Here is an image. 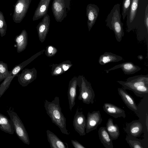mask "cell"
<instances>
[{
	"label": "cell",
	"mask_w": 148,
	"mask_h": 148,
	"mask_svg": "<svg viewBox=\"0 0 148 148\" xmlns=\"http://www.w3.org/2000/svg\"><path fill=\"white\" fill-rule=\"evenodd\" d=\"M123 60V58L121 56L106 52L100 56L98 62L100 64L103 65L108 63L118 62Z\"/></svg>",
	"instance_id": "obj_23"
},
{
	"label": "cell",
	"mask_w": 148,
	"mask_h": 148,
	"mask_svg": "<svg viewBox=\"0 0 148 148\" xmlns=\"http://www.w3.org/2000/svg\"><path fill=\"white\" fill-rule=\"evenodd\" d=\"M144 23L145 26L147 30V32H148V5L147 4L146 8L145 17L144 20Z\"/></svg>",
	"instance_id": "obj_32"
},
{
	"label": "cell",
	"mask_w": 148,
	"mask_h": 148,
	"mask_svg": "<svg viewBox=\"0 0 148 148\" xmlns=\"http://www.w3.org/2000/svg\"><path fill=\"white\" fill-rule=\"evenodd\" d=\"M125 89L132 91L137 96L143 97L148 95V75H140L128 77L125 81H118Z\"/></svg>",
	"instance_id": "obj_2"
},
{
	"label": "cell",
	"mask_w": 148,
	"mask_h": 148,
	"mask_svg": "<svg viewBox=\"0 0 148 148\" xmlns=\"http://www.w3.org/2000/svg\"><path fill=\"white\" fill-rule=\"evenodd\" d=\"M118 91L119 95L127 106L137 114L139 111L138 107L133 97L122 88H118Z\"/></svg>",
	"instance_id": "obj_16"
},
{
	"label": "cell",
	"mask_w": 148,
	"mask_h": 148,
	"mask_svg": "<svg viewBox=\"0 0 148 148\" xmlns=\"http://www.w3.org/2000/svg\"><path fill=\"white\" fill-rule=\"evenodd\" d=\"M130 146L132 148H143L141 143L139 141L133 140L127 136L125 139Z\"/></svg>",
	"instance_id": "obj_30"
},
{
	"label": "cell",
	"mask_w": 148,
	"mask_h": 148,
	"mask_svg": "<svg viewBox=\"0 0 148 148\" xmlns=\"http://www.w3.org/2000/svg\"><path fill=\"white\" fill-rule=\"evenodd\" d=\"M99 8L95 4H88L86 8V15L87 17V25L89 31L95 24L98 17Z\"/></svg>",
	"instance_id": "obj_13"
},
{
	"label": "cell",
	"mask_w": 148,
	"mask_h": 148,
	"mask_svg": "<svg viewBox=\"0 0 148 148\" xmlns=\"http://www.w3.org/2000/svg\"><path fill=\"white\" fill-rule=\"evenodd\" d=\"M77 78V85L79 88L78 99L86 104H93L95 95L90 83L83 75H79Z\"/></svg>",
	"instance_id": "obj_4"
},
{
	"label": "cell",
	"mask_w": 148,
	"mask_h": 148,
	"mask_svg": "<svg viewBox=\"0 0 148 148\" xmlns=\"http://www.w3.org/2000/svg\"><path fill=\"white\" fill-rule=\"evenodd\" d=\"M7 29V25L3 13L0 11V34L1 37L5 35Z\"/></svg>",
	"instance_id": "obj_27"
},
{
	"label": "cell",
	"mask_w": 148,
	"mask_h": 148,
	"mask_svg": "<svg viewBox=\"0 0 148 148\" xmlns=\"http://www.w3.org/2000/svg\"><path fill=\"white\" fill-rule=\"evenodd\" d=\"M99 139L106 148H113L112 140L108 132L106 127H101L98 131Z\"/></svg>",
	"instance_id": "obj_22"
},
{
	"label": "cell",
	"mask_w": 148,
	"mask_h": 148,
	"mask_svg": "<svg viewBox=\"0 0 148 148\" xmlns=\"http://www.w3.org/2000/svg\"><path fill=\"white\" fill-rule=\"evenodd\" d=\"M14 41L16 44L17 51L18 53L24 51L27 45L28 36L26 30H23L19 35H17L15 38Z\"/></svg>",
	"instance_id": "obj_21"
},
{
	"label": "cell",
	"mask_w": 148,
	"mask_h": 148,
	"mask_svg": "<svg viewBox=\"0 0 148 148\" xmlns=\"http://www.w3.org/2000/svg\"><path fill=\"white\" fill-rule=\"evenodd\" d=\"M7 64L0 61V82L5 79L10 75L11 71L8 70Z\"/></svg>",
	"instance_id": "obj_26"
},
{
	"label": "cell",
	"mask_w": 148,
	"mask_h": 148,
	"mask_svg": "<svg viewBox=\"0 0 148 148\" xmlns=\"http://www.w3.org/2000/svg\"><path fill=\"white\" fill-rule=\"evenodd\" d=\"M51 69V74L53 76H57L61 75L65 72L62 68V62L53 64Z\"/></svg>",
	"instance_id": "obj_28"
},
{
	"label": "cell",
	"mask_w": 148,
	"mask_h": 148,
	"mask_svg": "<svg viewBox=\"0 0 148 148\" xmlns=\"http://www.w3.org/2000/svg\"><path fill=\"white\" fill-rule=\"evenodd\" d=\"M132 0H123V3L122 16L124 19L127 16L130 7Z\"/></svg>",
	"instance_id": "obj_29"
},
{
	"label": "cell",
	"mask_w": 148,
	"mask_h": 148,
	"mask_svg": "<svg viewBox=\"0 0 148 148\" xmlns=\"http://www.w3.org/2000/svg\"><path fill=\"white\" fill-rule=\"evenodd\" d=\"M71 143L75 148H86V147L82 145L77 141L72 140Z\"/></svg>",
	"instance_id": "obj_33"
},
{
	"label": "cell",
	"mask_w": 148,
	"mask_h": 148,
	"mask_svg": "<svg viewBox=\"0 0 148 148\" xmlns=\"http://www.w3.org/2000/svg\"><path fill=\"white\" fill-rule=\"evenodd\" d=\"M139 0H132L130 7L127 14V25L128 32L132 29L133 22L136 16Z\"/></svg>",
	"instance_id": "obj_18"
},
{
	"label": "cell",
	"mask_w": 148,
	"mask_h": 148,
	"mask_svg": "<svg viewBox=\"0 0 148 148\" xmlns=\"http://www.w3.org/2000/svg\"><path fill=\"white\" fill-rule=\"evenodd\" d=\"M119 68L121 69L126 75L134 74L141 69L140 67L135 65L132 62H127L116 65L108 69L105 70V71L107 73H108L111 71Z\"/></svg>",
	"instance_id": "obj_14"
},
{
	"label": "cell",
	"mask_w": 148,
	"mask_h": 148,
	"mask_svg": "<svg viewBox=\"0 0 148 148\" xmlns=\"http://www.w3.org/2000/svg\"><path fill=\"white\" fill-rule=\"evenodd\" d=\"M104 111L108 114L115 118L126 117L125 112L123 109L112 104L106 103L103 106Z\"/></svg>",
	"instance_id": "obj_17"
},
{
	"label": "cell",
	"mask_w": 148,
	"mask_h": 148,
	"mask_svg": "<svg viewBox=\"0 0 148 148\" xmlns=\"http://www.w3.org/2000/svg\"><path fill=\"white\" fill-rule=\"evenodd\" d=\"M32 0H18L15 4L13 15L14 21L20 23L24 18L29 8Z\"/></svg>",
	"instance_id": "obj_7"
},
{
	"label": "cell",
	"mask_w": 148,
	"mask_h": 148,
	"mask_svg": "<svg viewBox=\"0 0 148 148\" xmlns=\"http://www.w3.org/2000/svg\"><path fill=\"white\" fill-rule=\"evenodd\" d=\"M50 23V16L47 14L43 17L41 21L36 27L39 39L42 43L45 40L48 34Z\"/></svg>",
	"instance_id": "obj_12"
},
{
	"label": "cell",
	"mask_w": 148,
	"mask_h": 148,
	"mask_svg": "<svg viewBox=\"0 0 148 148\" xmlns=\"http://www.w3.org/2000/svg\"><path fill=\"white\" fill-rule=\"evenodd\" d=\"M47 140L51 148H68V144L62 141L55 134L47 130L46 131Z\"/></svg>",
	"instance_id": "obj_20"
},
{
	"label": "cell",
	"mask_w": 148,
	"mask_h": 148,
	"mask_svg": "<svg viewBox=\"0 0 148 148\" xmlns=\"http://www.w3.org/2000/svg\"><path fill=\"white\" fill-rule=\"evenodd\" d=\"M106 127L112 140H116L118 138L120 134L119 127L116 124L114 123L112 119H108Z\"/></svg>",
	"instance_id": "obj_25"
},
{
	"label": "cell",
	"mask_w": 148,
	"mask_h": 148,
	"mask_svg": "<svg viewBox=\"0 0 148 148\" xmlns=\"http://www.w3.org/2000/svg\"><path fill=\"white\" fill-rule=\"evenodd\" d=\"M120 6L119 3L115 4L105 20L106 26L113 31L118 42H120L124 36L123 24L121 20Z\"/></svg>",
	"instance_id": "obj_3"
},
{
	"label": "cell",
	"mask_w": 148,
	"mask_h": 148,
	"mask_svg": "<svg viewBox=\"0 0 148 148\" xmlns=\"http://www.w3.org/2000/svg\"><path fill=\"white\" fill-rule=\"evenodd\" d=\"M86 119L82 111H79L77 108L74 117L73 125L75 130L81 136L86 134Z\"/></svg>",
	"instance_id": "obj_10"
},
{
	"label": "cell",
	"mask_w": 148,
	"mask_h": 148,
	"mask_svg": "<svg viewBox=\"0 0 148 148\" xmlns=\"http://www.w3.org/2000/svg\"><path fill=\"white\" fill-rule=\"evenodd\" d=\"M58 51L57 49L52 45H49L46 47L45 51L46 55L48 57L54 56Z\"/></svg>",
	"instance_id": "obj_31"
},
{
	"label": "cell",
	"mask_w": 148,
	"mask_h": 148,
	"mask_svg": "<svg viewBox=\"0 0 148 148\" xmlns=\"http://www.w3.org/2000/svg\"><path fill=\"white\" fill-rule=\"evenodd\" d=\"M102 121V117L99 111H94L92 112H89L86 119V134L96 130Z\"/></svg>",
	"instance_id": "obj_8"
},
{
	"label": "cell",
	"mask_w": 148,
	"mask_h": 148,
	"mask_svg": "<svg viewBox=\"0 0 148 148\" xmlns=\"http://www.w3.org/2000/svg\"><path fill=\"white\" fill-rule=\"evenodd\" d=\"M7 112L13 123L14 132L18 137L24 143L29 145L30 140L28 134L22 121L14 111V108L10 107L7 109Z\"/></svg>",
	"instance_id": "obj_5"
},
{
	"label": "cell",
	"mask_w": 148,
	"mask_h": 148,
	"mask_svg": "<svg viewBox=\"0 0 148 148\" xmlns=\"http://www.w3.org/2000/svg\"><path fill=\"white\" fill-rule=\"evenodd\" d=\"M71 0H53L51 9L57 22H61L66 17L68 13L71 10Z\"/></svg>",
	"instance_id": "obj_6"
},
{
	"label": "cell",
	"mask_w": 148,
	"mask_h": 148,
	"mask_svg": "<svg viewBox=\"0 0 148 148\" xmlns=\"http://www.w3.org/2000/svg\"><path fill=\"white\" fill-rule=\"evenodd\" d=\"M124 130L128 137L132 139L140 136L143 131V126L139 120L126 123Z\"/></svg>",
	"instance_id": "obj_11"
},
{
	"label": "cell",
	"mask_w": 148,
	"mask_h": 148,
	"mask_svg": "<svg viewBox=\"0 0 148 148\" xmlns=\"http://www.w3.org/2000/svg\"><path fill=\"white\" fill-rule=\"evenodd\" d=\"M37 76V71L35 68L25 69L18 75V81L23 87H25L35 80Z\"/></svg>",
	"instance_id": "obj_9"
},
{
	"label": "cell",
	"mask_w": 148,
	"mask_h": 148,
	"mask_svg": "<svg viewBox=\"0 0 148 148\" xmlns=\"http://www.w3.org/2000/svg\"><path fill=\"white\" fill-rule=\"evenodd\" d=\"M44 107L52 123L59 128L62 134L69 135L66 129V118L62 112L59 97H56L51 102L45 99Z\"/></svg>",
	"instance_id": "obj_1"
},
{
	"label": "cell",
	"mask_w": 148,
	"mask_h": 148,
	"mask_svg": "<svg viewBox=\"0 0 148 148\" xmlns=\"http://www.w3.org/2000/svg\"><path fill=\"white\" fill-rule=\"evenodd\" d=\"M51 0H40L34 15L33 21L37 20L47 14Z\"/></svg>",
	"instance_id": "obj_19"
},
{
	"label": "cell",
	"mask_w": 148,
	"mask_h": 148,
	"mask_svg": "<svg viewBox=\"0 0 148 148\" xmlns=\"http://www.w3.org/2000/svg\"><path fill=\"white\" fill-rule=\"evenodd\" d=\"M77 78L74 77L69 81L67 92L69 108L71 111L75 104V100L77 96Z\"/></svg>",
	"instance_id": "obj_15"
},
{
	"label": "cell",
	"mask_w": 148,
	"mask_h": 148,
	"mask_svg": "<svg viewBox=\"0 0 148 148\" xmlns=\"http://www.w3.org/2000/svg\"><path fill=\"white\" fill-rule=\"evenodd\" d=\"M0 129L11 134H13L14 132L12 121L1 113H0Z\"/></svg>",
	"instance_id": "obj_24"
}]
</instances>
